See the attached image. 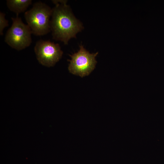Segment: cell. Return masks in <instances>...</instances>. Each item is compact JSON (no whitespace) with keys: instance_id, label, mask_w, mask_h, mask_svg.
<instances>
[{"instance_id":"7a4b0ae2","label":"cell","mask_w":164,"mask_h":164,"mask_svg":"<svg viewBox=\"0 0 164 164\" xmlns=\"http://www.w3.org/2000/svg\"><path fill=\"white\" fill-rule=\"evenodd\" d=\"M52 9L41 2L34 3L26 11L24 16L32 33L39 36L46 34L50 31V21Z\"/></svg>"},{"instance_id":"277c9868","label":"cell","mask_w":164,"mask_h":164,"mask_svg":"<svg viewBox=\"0 0 164 164\" xmlns=\"http://www.w3.org/2000/svg\"><path fill=\"white\" fill-rule=\"evenodd\" d=\"M98 52L90 53L81 45L78 51L72 55L68 69L70 72L81 77L88 75L94 69Z\"/></svg>"},{"instance_id":"52a82bcc","label":"cell","mask_w":164,"mask_h":164,"mask_svg":"<svg viewBox=\"0 0 164 164\" xmlns=\"http://www.w3.org/2000/svg\"><path fill=\"white\" fill-rule=\"evenodd\" d=\"M5 14L4 13L0 12V34L2 35L4 29L9 26L8 21L5 18Z\"/></svg>"},{"instance_id":"8992f818","label":"cell","mask_w":164,"mask_h":164,"mask_svg":"<svg viewBox=\"0 0 164 164\" xmlns=\"http://www.w3.org/2000/svg\"><path fill=\"white\" fill-rule=\"evenodd\" d=\"M31 0H8L7 5L11 11L15 13L16 15L25 12L31 4Z\"/></svg>"},{"instance_id":"3957f363","label":"cell","mask_w":164,"mask_h":164,"mask_svg":"<svg viewBox=\"0 0 164 164\" xmlns=\"http://www.w3.org/2000/svg\"><path fill=\"white\" fill-rule=\"evenodd\" d=\"M12 23L5 36V41L12 48L18 50L29 46L32 43L31 30L18 15L12 18Z\"/></svg>"},{"instance_id":"5b68a950","label":"cell","mask_w":164,"mask_h":164,"mask_svg":"<svg viewBox=\"0 0 164 164\" xmlns=\"http://www.w3.org/2000/svg\"><path fill=\"white\" fill-rule=\"evenodd\" d=\"M34 50L39 62L48 67L54 65L61 59L63 54L58 44L49 40L38 41Z\"/></svg>"},{"instance_id":"6da1fadb","label":"cell","mask_w":164,"mask_h":164,"mask_svg":"<svg viewBox=\"0 0 164 164\" xmlns=\"http://www.w3.org/2000/svg\"><path fill=\"white\" fill-rule=\"evenodd\" d=\"M55 5L52 9L50 21V30L53 38L67 44L71 38L83 28L81 23L72 13L67 1L53 0Z\"/></svg>"}]
</instances>
